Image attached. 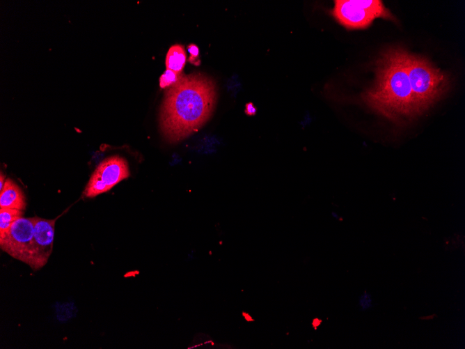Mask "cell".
<instances>
[{
    "mask_svg": "<svg viewBox=\"0 0 465 349\" xmlns=\"http://www.w3.org/2000/svg\"><path fill=\"white\" fill-rule=\"evenodd\" d=\"M256 112L255 107L253 105L252 103H248L246 105V113L249 115H253Z\"/></svg>",
    "mask_w": 465,
    "mask_h": 349,
    "instance_id": "obj_14",
    "label": "cell"
},
{
    "mask_svg": "<svg viewBox=\"0 0 465 349\" xmlns=\"http://www.w3.org/2000/svg\"><path fill=\"white\" fill-rule=\"evenodd\" d=\"M332 15L348 29H366L379 17L395 20L380 0H336Z\"/></svg>",
    "mask_w": 465,
    "mask_h": 349,
    "instance_id": "obj_4",
    "label": "cell"
},
{
    "mask_svg": "<svg viewBox=\"0 0 465 349\" xmlns=\"http://www.w3.org/2000/svg\"><path fill=\"white\" fill-rule=\"evenodd\" d=\"M183 75L177 73L173 70L167 69L159 78V85L161 88L171 86L175 84Z\"/></svg>",
    "mask_w": 465,
    "mask_h": 349,
    "instance_id": "obj_11",
    "label": "cell"
},
{
    "mask_svg": "<svg viewBox=\"0 0 465 349\" xmlns=\"http://www.w3.org/2000/svg\"><path fill=\"white\" fill-rule=\"evenodd\" d=\"M33 237L29 265L34 270L42 267L52 252L56 219L34 217Z\"/></svg>",
    "mask_w": 465,
    "mask_h": 349,
    "instance_id": "obj_7",
    "label": "cell"
},
{
    "mask_svg": "<svg viewBox=\"0 0 465 349\" xmlns=\"http://www.w3.org/2000/svg\"><path fill=\"white\" fill-rule=\"evenodd\" d=\"M26 199L21 188L8 178L0 191V208L17 209L24 210L26 208Z\"/></svg>",
    "mask_w": 465,
    "mask_h": 349,
    "instance_id": "obj_8",
    "label": "cell"
},
{
    "mask_svg": "<svg viewBox=\"0 0 465 349\" xmlns=\"http://www.w3.org/2000/svg\"><path fill=\"white\" fill-rule=\"evenodd\" d=\"M187 49L190 54V56L188 59L189 61L196 65H199L200 64V60L198 59L199 49L198 46L196 45L195 44H190L188 45Z\"/></svg>",
    "mask_w": 465,
    "mask_h": 349,
    "instance_id": "obj_13",
    "label": "cell"
},
{
    "mask_svg": "<svg viewBox=\"0 0 465 349\" xmlns=\"http://www.w3.org/2000/svg\"><path fill=\"white\" fill-rule=\"evenodd\" d=\"M187 59L186 52L182 45L176 44L172 45L166 54V68L177 73H181Z\"/></svg>",
    "mask_w": 465,
    "mask_h": 349,
    "instance_id": "obj_9",
    "label": "cell"
},
{
    "mask_svg": "<svg viewBox=\"0 0 465 349\" xmlns=\"http://www.w3.org/2000/svg\"><path fill=\"white\" fill-rule=\"evenodd\" d=\"M6 180H5V175H3V173L1 171V173H0V191L2 190Z\"/></svg>",
    "mask_w": 465,
    "mask_h": 349,
    "instance_id": "obj_15",
    "label": "cell"
},
{
    "mask_svg": "<svg viewBox=\"0 0 465 349\" xmlns=\"http://www.w3.org/2000/svg\"><path fill=\"white\" fill-rule=\"evenodd\" d=\"M358 306L361 311H366L372 307V298L371 295L364 291L358 297Z\"/></svg>",
    "mask_w": 465,
    "mask_h": 349,
    "instance_id": "obj_12",
    "label": "cell"
},
{
    "mask_svg": "<svg viewBox=\"0 0 465 349\" xmlns=\"http://www.w3.org/2000/svg\"><path fill=\"white\" fill-rule=\"evenodd\" d=\"M406 65L418 117L445 95L450 88V79L422 56L408 52Z\"/></svg>",
    "mask_w": 465,
    "mask_h": 349,
    "instance_id": "obj_3",
    "label": "cell"
},
{
    "mask_svg": "<svg viewBox=\"0 0 465 349\" xmlns=\"http://www.w3.org/2000/svg\"><path fill=\"white\" fill-rule=\"evenodd\" d=\"M407 53L401 47L381 53L375 62V83L362 95L370 109L394 121L417 117L407 70Z\"/></svg>",
    "mask_w": 465,
    "mask_h": 349,
    "instance_id": "obj_2",
    "label": "cell"
},
{
    "mask_svg": "<svg viewBox=\"0 0 465 349\" xmlns=\"http://www.w3.org/2000/svg\"><path fill=\"white\" fill-rule=\"evenodd\" d=\"M33 217L18 218L12 224L6 236L0 240L3 251L29 265L33 237Z\"/></svg>",
    "mask_w": 465,
    "mask_h": 349,
    "instance_id": "obj_6",
    "label": "cell"
},
{
    "mask_svg": "<svg viewBox=\"0 0 465 349\" xmlns=\"http://www.w3.org/2000/svg\"><path fill=\"white\" fill-rule=\"evenodd\" d=\"M23 213L17 209L0 208V240L6 236L14 222L23 217Z\"/></svg>",
    "mask_w": 465,
    "mask_h": 349,
    "instance_id": "obj_10",
    "label": "cell"
},
{
    "mask_svg": "<svg viewBox=\"0 0 465 349\" xmlns=\"http://www.w3.org/2000/svg\"><path fill=\"white\" fill-rule=\"evenodd\" d=\"M212 79L200 72L182 77L166 91L161 107L160 126L170 141L198 131L210 118L216 102Z\"/></svg>",
    "mask_w": 465,
    "mask_h": 349,
    "instance_id": "obj_1",
    "label": "cell"
},
{
    "mask_svg": "<svg viewBox=\"0 0 465 349\" xmlns=\"http://www.w3.org/2000/svg\"><path fill=\"white\" fill-rule=\"evenodd\" d=\"M129 176L127 162L119 155L111 156L97 166L90 176L83 195L86 198L95 197L107 192Z\"/></svg>",
    "mask_w": 465,
    "mask_h": 349,
    "instance_id": "obj_5",
    "label": "cell"
}]
</instances>
